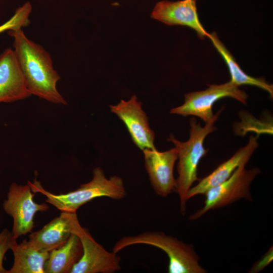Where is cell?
Segmentation results:
<instances>
[{"label": "cell", "mask_w": 273, "mask_h": 273, "mask_svg": "<svg viewBox=\"0 0 273 273\" xmlns=\"http://www.w3.org/2000/svg\"><path fill=\"white\" fill-rule=\"evenodd\" d=\"M14 38V52L31 94L50 102L67 103L57 89L60 77L53 68L50 54L29 39L22 29L8 31Z\"/></svg>", "instance_id": "obj_1"}, {"label": "cell", "mask_w": 273, "mask_h": 273, "mask_svg": "<svg viewBox=\"0 0 273 273\" xmlns=\"http://www.w3.org/2000/svg\"><path fill=\"white\" fill-rule=\"evenodd\" d=\"M222 108L214 114L211 120L205 123L204 126L195 118L192 117L190 120V136L187 141L181 142L172 134L167 139L174 144L177 151L178 177L176 179L175 191L179 198L180 211L183 215L186 212L188 192L194 183L200 179L198 177L200 161L209 150L204 147L205 139L208 134L217 129L214 124Z\"/></svg>", "instance_id": "obj_2"}, {"label": "cell", "mask_w": 273, "mask_h": 273, "mask_svg": "<svg viewBox=\"0 0 273 273\" xmlns=\"http://www.w3.org/2000/svg\"><path fill=\"white\" fill-rule=\"evenodd\" d=\"M32 192L40 193L47 197L46 201L61 211L76 212L83 205L99 197H106L113 199L124 198L126 190L122 178L114 175L107 178L100 167L93 170V177L89 182L81 185L77 190L66 194H54L46 190L36 179L28 181Z\"/></svg>", "instance_id": "obj_3"}, {"label": "cell", "mask_w": 273, "mask_h": 273, "mask_svg": "<svg viewBox=\"0 0 273 273\" xmlns=\"http://www.w3.org/2000/svg\"><path fill=\"white\" fill-rule=\"evenodd\" d=\"M144 244L158 248L169 259V273H205L199 264V258L193 246L162 232H145L136 236H126L118 240L112 251L117 253L123 249L134 245Z\"/></svg>", "instance_id": "obj_4"}, {"label": "cell", "mask_w": 273, "mask_h": 273, "mask_svg": "<svg viewBox=\"0 0 273 273\" xmlns=\"http://www.w3.org/2000/svg\"><path fill=\"white\" fill-rule=\"evenodd\" d=\"M260 172L257 167L246 169L245 166L239 167L228 179L204 194L203 207L193 214L190 219H198L210 210L228 206L241 199L251 201L250 185Z\"/></svg>", "instance_id": "obj_5"}, {"label": "cell", "mask_w": 273, "mask_h": 273, "mask_svg": "<svg viewBox=\"0 0 273 273\" xmlns=\"http://www.w3.org/2000/svg\"><path fill=\"white\" fill-rule=\"evenodd\" d=\"M239 87L231 81L221 84H209L205 90L186 94L184 103L172 108L170 113L198 117L205 123L208 122L214 117L213 105L222 98H231L246 105L248 95Z\"/></svg>", "instance_id": "obj_6"}, {"label": "cell", "mask_w": 273, "mask_h": 273, "mask_svg": "<svg viewBox=\"0 0 273 273\" xmlns=\"http://www.w3.org/2000/svg\"><path fill=\"white\" fill-rule=\"evenodd\" d=\"M34 196V193L28 184L22 186L13 183L9 188L3 208L13 219L12 233L16 239L32 231L34 227L33 219L37 212L46 211L49 208L46 203L35 202Z\"/></svg>", "instance_id": "obj_7"}, {"label": "cell", "mask_w": 273, "mask_h": 273, "mask_svg": "<svg viewBox=\"0 0 273 273\" xmlns=\"http://www.w3.org/2000/svg\"><path fill=\"white\" fill-rule=\"evenodd\" d=\"M110 107L111 112L123 122L132 141L140 149H156L154 132L151 129L148 117L136 96H132L128 101L122 100Z\"/></svg>", "instance_id": "obj_8"}, {"label": "cell", "mask_w": 273, "mask_h": 273, "mask_svg": "<svg viewBox=\"0 0 273 273\" xmlns=\"http://www.w3.org/2000/svg\"><path fill=\"white\" fill-rule=\"evenodd\" d=\"M77 235L83 253L70 273H114L121 269V258L117 253L106 250L86 229L82 228Z\"/></svg>", "instance_id": "obj_9"}, {"label": "cell", "mask_w": 273, "mask_h": 273, "mask_svg": "<svg viewBox=\"0 0 273 273\" xmlns=\"http://www.w3.org/2000/svg\"><path fill=\"white\" fill-rule=\"evenodd\" d=\"M143 152L152 187L158 196L167 197L175 191L176 180L173 169L178 158L176 149L174 147L163 152L146 149Z\"/></svg>", "instance_id": "obj_10"}, {"label": "cell", "mask_w": 273, "mask_h": 273, "mask_svg": "<svg viewBox=\"0 0 273 273\" xmlns=\"http://www.w3.org/2000/svg\"><path fill=\"white\" fill-rule=\"evenodd\" d=\"M76 212L61 211L41 230L32 233L28 240L37 250L49 252L64 245L72 234H78L82 229Z\"/></svg>", "instance_id": "obj_11"}, {"label": "cell", "mask_w": 273, "mask_h": 273, "mask_svg": "<svg viewBox=\"0 0 273 273\" xmlns=\"http://www.w3.org/2000/svg\"><path fill=\"white\" fill-rule=\"evenodd\" d=\"M197 0L176 2L162 1L155 6L151 16L168 25H182L195 30L201 39L208 37L209 33L199 20L196 6Z\"/></svg>", "instance_id": "obj_12"}, {"label": "cell", "mask_w": 273, "mask_h": 273, "mask_svg": "<svg viewBox=\"0 0 273 273\" xmlns=\"http://www.w3.org/2000/svg\"><path fill=\"white\" fill-rule=\"evenodd\" d=\"M259 136H250L248 143L239 149L229 159L219 164L211 173L200 179L197 185L188 191L187 199L198 195L204 194L210 189L228 179L240 166H246L252 155L257 149Z\"/></svg>", "instance_id": "obj_13"}, {"label": "cell", "mask_w": 273, "mask_h": 273, "mask_svg": "<svg viewBox=\"0 0 273 273\" xmlns=\"http://www.w3.org/2000/svg\"><path fill=\"white\" fill-rule=\"evenodd\" d=\"M31 95L14 51L6 49L0 55V103H12Z\"/></svg>", "instance_id": "obj_14"}, {"label": "cell", "mask_w": 273, "mask_h": 273, "mask_svg": "<svg viewBox=\"0 0 273 273\" xmlns=\"http://www.w3.org/2000/svg\"><path fill=\"white\" fill-rule=\"evenodd\" d=\"M82 253L79 237L72 234L64 245L50 252L44 264V273H70Z\"/></svg>", "instance_id": "obj_15"}, {"label": "cell", "mask_w": 273, "mask_h": 273, "mask_svg": "<svg viewBox=\"0 0 273 273\" xmlns=\"http://www.w3.org/2000/svg\"><path fill=\"white\" fill-rule=\"evenodd\" d=\"M215 48L223 59L228 66L231 76L230 81L238 86L249 85L255 86L266 92L270 98L273 97V85L268 83L263 78H256L246 74L240 67L235 59L219 40L216 33H209L208 37Z\"/></svg>", "instance_id": "obj_16"}, {"label": "cell", "mask_w": 273, "mask_h": 273, "mask_svg": "<svg viewBox=\"0 0 273 273\" xmlns=\"http://www.w3.org/2000/svg\"><path fill=\"white\" fill-rule=\"evenodd\" d=\"M12 250L14 263L8 273H44L50 252L37 250L26 240L17 243Z\"/></svg>", "instance_id": "obj_17"}, {"label": "cell", "mask_w": 273, "mask_h": 273, "mask_svg": "<svg viewBox=\"0 0 273 273\" xmlns=\"http://www.w3.org/2000/svg\"><path fill=\"white\" fill-rule=\"evenodd\" d=\"M240 122H235L233 125V131L237 136L244 137L250 132H254L256 135L261 134H272V118L266 116L257 119L250 113L241 110L239 113Z\"/></svg>", "instance_id": "obj_18"}, {"label": "cell", "mask_w": 273, "mask_h": 273, "mask_svg": "<svg viewBox=\"0 0 273 273\" xmlns=\"http://www.w3.org/2000/svg\"><path fill=\"white\" fill-rule=\"evenodd\" d=\"M29 15L30 12L27 8L20 7L9 20L0 26V33L7 30H18L27 26L30 23Z\"/></svg>", "instance_id": "obj_19"}, {"label": "cell", "mask_w": 273, "mask_h": 273, "mask_svg": "<svg viewBox=\"0 0 273 273\" xmlns=\"http://www.w3.org/2000/svg\"><path fill=\"white\" fill-rule=\"evenodd\" d=\"M17 244L12 232L5 229L0 233V273H8L3 266V259L6 253Z\"/></svg>", "instance_id": "obj_20"}, {"label": "cell", "mask_w": 273, "mask_h": 273, "mask_svg": "<svg viewBox=\"0 0 273 273\" xmlns=\"http://www.w3.org/2000/svg\"><path fill=\"white\" fill-rule=\"evenodd\" d=\"M272 251V247L271 246L267 252L254 263L249 272L253 273L259 272L271 263L273 258Z\"/></svg>", "instance_id": "obj_21"}]
</instances>
